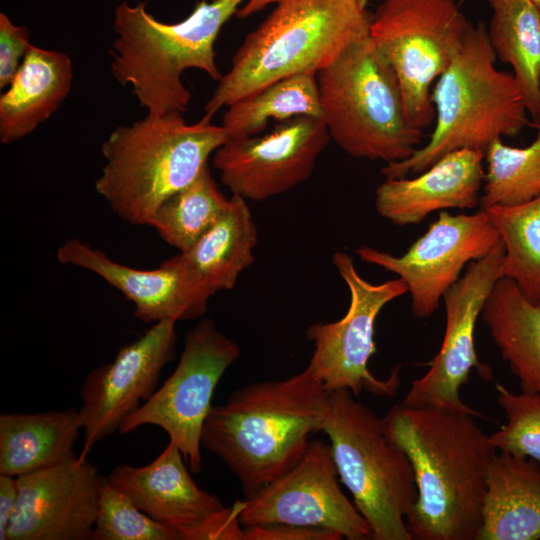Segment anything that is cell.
I'll list each match as a JSON object with an SVG mask.
<instances>
[{"label": "cell", "mask_w": 540, "mask_h": 540, "mask_svg": "<svg viewBox=\"0 0 540 540\" xmlns=\"http://www.w3.org/2000/svg\"><path fill=\"white\" fill-rule=\"evenodd\" d=\"M229 203L207 165L189 185L159 205L148 225L183 253L218 221Z\"/></svg>", "instance_id": "83f0119b"}, {"label": "cell", "mask_w": 540, "mask_h": 540, "mask_svg": "<svg viewBox=\"0 0 540 540\" xmlns=\"http://www.w3.org/2000/svg\"><path fill=\"white\" fill-rule=\"evenodd\" d=\"M322 119L330 139L358 159L399 162L422 130L409 120L400 82L370 37L317 72Z\"/></svg>", "instance_id": "52a82bcc"}, {"label": "cell", "mask_w": 540, "mask_h": 540, "mask_svg": "<svg viewBox=\"0 0 540 540\" xmlns=\"http://www.w3.org/2000/svg\"><path fill=\"white\" fill-rule=\"evenodd\" d=\"M485 210L504 247L501 276L511 279L533 303H540V196L514 206Z\"/></svg>", "instance_id": "f1b7e54d"}, {"label": "cell", "mask_w": 540, "mask_h": 540, "mask_svg": "<svg viewBox=\"0 0 540 540\" xmlns=\"http://www.w3.org/2000/svg\"><path fill=\"white\" fill-rule=\"evenodd\" d=\"M355 398L347 389L328 391L321 426L339 480L374 540H412L406 525L418 496L412 465L385 434L381 418Z\"/></svg>", "instance_id": "ba28073f"}, {"label": "cell", "mask_w": 540, "mask_h": 540, "mask_svg": "<svg viewBox=\"0 0 540 540\" xmlns=\"http://www.w3.org/2000/svg\"><path fill=\"white\" fill-rule=\"evenodd\" d=\"M536 124H540V115H539V119H538V122Z\"/></svg>", "instance_id": "ab89813d"}, {"label": "cell", "mask_w": 540, "mask_h": 540, "mask_svg": "<svg viewBox=\"0 0 540 540\" xmlns=\"http://www.w3.org/2000/svg\"><path fill=\"white\" fill-rule=\"evenodd\" d=\"M540 539V465L505 452L490 464L477 540Z\"/></svg>", "instance_id": "603a6c76"}, {"label": "cell", "mask_w": 540, "mask_h": 540, "mask_svg": "<svg viewBox=\"0 0 540 540\" xmlns=\"http://www.w3.org/2000/svg\"><path fill=\"white\" fill-rule=\"evenodd\" d=\"M481 319L521 390L540 392V303L531 302L511 279L502 277Z\"/></svg>", "instance_id": "d4e9b609"}, {"label": "cell", "mask_w": 540, "mask_h": 540, "mask_svg": "<svg viewBox=\"0 0 540 540\" xmlns=\"http://www.w3.org/2000/svg\"><path fill=\"white\" fill-rule=\"evenodd\" d=\"M488 30L496 58L513 68L529 115H540V9L533 0H488Z\"/></svg>", "instance_id": "484cf974"}, {"label": "cell", "mask_w": 540, "mask_h": 540, "mask_svg": "<svg viewBox=\"0 0 540 540\" xmlns=\"http://www.w3.org/2000/svg\"><path fill=\"white\" fill-rule=\"evenodd\" d=\"M93 540H180V537L174 528L140 510L104 477Z\"/></svg>", "instance_id": "4dcf8cb0"}, {"label": "cell", "mask_w": 540, "mask_h": 540, "mask_svg": "<svg viewBox=\"0 0 540 540\" xmlns=\"http://www.w3.org/2000/svg\"><path fill=\"white\" fill-rule=\"evenodd\" d=\"M329 140L322 118L296 116L262 136L227 138L213 166L232 195L263 201L308 179Z\"/></svg>", "instance_id": "5bb4252c"}, {"label": "cell", "mask_w": 540, "mask_h": 540, "mask_svg": "<svg viewBox=\"0 0 540 540\" xmlns=\"http://www.w3.org/2000/svg\"><path fill=\"white\" fill-rule=\"evenodd\" d=\"M496 391L507 423L489 435L491 444L500 452L529 458L540 465V392L514 393L501 384H496Z\"/></svg>", "instance_id": "1f68e13d"}, {"label": "cell", "mask_w": 540, "mask_h": 540, "mask_svg": "<svg viewBox=\"0 0 540 540\" xmlns=\"http://www.w3.org/2000/svg\"><path fill=\"white\" fill-rule=\"evenodd\" d=\"M468 411L442 405L393 406L381 418L408 457L417 500L406 517L412 540H477L487 474L496 454Z\"/></svg>", "instance_id": "6da1fadb"}, {"label": "cell", "mask_w": 540, "mask_h": 540, "mask_svg": "<svg viewBox=\"0 0 540 540\" xmlns=\"http://www.w3.org/2000/svg\"><path fill=\"white\" fill-rule=\"evenodd\" d=\"M278 1L280 0H247L246 4L239 8L236 16L238 18H246L252 14L263 10L269 4L277 3Z\"/></svg>", "instance_id": "8d00e7d4"}, {"label": "cell", "mask_w": 540, "mask_h": 540, "mask_svg": "<svg viewBox=\"0 0 540 540\" xmlns=\"http://www.w3.org/2000/svg\"><path fill=\"white\" fill-rule=\"evenodd\" d=\"M471 25L455 0H384L372 15L369 37L393 68L417 128L433 122V85L461 50Z\"/></svg>", "instance_id": "9c48e42d"}, {"label": "cell", "mask_w": 540, "mask_h": 540, "mask_svg": "<svg viewBox=\"0 0 540 540\" xmlns=\"http://www.w3.org/2000/svg\"><path fill=\"white\" fill-rule=\"evenodd\" d=\"M246 540H341L331 530L286 523L245 526Z\"/></svg>", "instance_id": "e575fe53"}, {"label": "cell", "mask_w": 540, "mask_h": 540, "mask_svg": "<svg viewBox=\"0 0 540 540\" xmlns=\"http://www.w3.org/2000/svg\"><path fill=\"white\" fill-rule=\"evenodd\" d=\"M244 506L245 501L225 506L184 532L181 540H246L245 527L240 520Z\"/></svg>", "instance_id": "836d02e7"}, {"label": "cell", "mask_w": 540, "mask_h": 540, "mask_svg": "<svg viewBox=\"0 0 540 540\" xmlns=\"http://www.w3.org/2000/svg\"><path fill=\"white\" fill-rule=\"evenodd\" d=\"M504 247L500 241L485 257L468 264L465 274L443 295L445 332L439 352L424 376L413 381L402 401L405 405H442L480 414L460 398L475 368L486 379L491 370L481 363L475 350V327L496 282L502 278Z\"/></svg>", "instance_id": "9a60e30c"}, {"label": "cell", "mask_w": 540, "mask_h": 540, "mask_svg": "<svg viewBox=\"0 0 540 540\" xmlns=\"http://www.w3.org/2000/svg\"><path fill=\"white\" fill-rule=\"evenodd\" d=\"M363 7H367L369 0H358Z\"/></svg>", "instance_id": "74e56055"}, {"label": "cell", "mask_w": 540, "mask_h": 540, "mask_svg": "<svg viewBox=\"0 0 540 540\" xmlns=\"http://www.w3.org/2000/svg\"><path fill=\"white\" fill-rule=\"evenodd\" d=\"M484 158L480 209L519 205L540 196V124L530 145L513 147L499 138L487 147Z\"/></svg>", "instance_id": "f546056e"}, {"label": "cell", "mask_w": 540, "mask_h": 540, "mask_svg": "<svg viewBox=\"0 0 540 540\" xmlns=\"http://www.w3.org/2000/svg\"><path fill=\"white\" fill-rule=\"evenodd\" d=\"M103 480L81 455L18 476L6 540H93Z\"/></svg>", "instance_id": "e0dca14e"}, {"label": "cell", "mask_w": 540, "mask_h": 540, "mask_svg": "<svg viewBox=\"0 0 540 540\" xmlns=\"http://www.w3.org/2000/svg\"><path fill=\"white\" fill-rule=\"evenodd\" d=\"M533 1H534V3H535V4L539 7V9H540V0H533Z\"/></svg>", "instance_id": "f35d334b"}, {"label": "cell", "mask_w": 540, "mask_h": 540, "mask_svg": "<svg viewBox=\"0 0 540 540\" xmlns=\"http://www.w3.org/2000/svg\"><path fill=\"white\" fill-rule=\"evenodd\" d=\"M484 152L459 149L439 158L413 178H386L375 191V208L399 226L419 224L430 213L473 209L484 183Z\"/></svg>", "instance_id": "d6986e66"}, {"label": "cell", "mask_w": 540, "mask_h": 540, "mask_svg": "<svg viewBox=\"0 0 540 540\" xmlns=\"http://www.w3.org/2000/svg\"><path fill=\"white\" fill-rule=\"evenodd\" d=\"M18 499L17 477L0 474V540L6 534Z\"/></svg>", "instance_id": "d590c367"}, {"label": "cell", "mask_w": 540, "mask_h": 540, "mask_svg": "<svg viewBox=\"0 0 540 540\" xmlns=\"http://www.w3.org/2000/svg\"><path fill=\"white\" fill-rule=\"evenodd\" d=\"M239 345L202 318L184 338L177 367L149 400L120 427L127 434L143 425L163 429L193 473L202 470V430L216 386L239 358Z\"/></svg>", "instance_id": "30bf717a"}, {"label": "cell", "mask_w": 540, "mask_h": 540, "mask_svg": "<svg viewBox=\"0 0 540 540\" xmlns=\"http://www.w3.org/2000/svg\"><path fill=\"white\" fill-rule=\"evenodd\" d=\"M176 321L154 323L138 339L122 346L109 363L93 369L80 389L83 423L81 456L121 425L157 390L160 374L176 354Z\"/></svg>", "instance_id": "2e32d148"}, {"label": "cell", "mask_w": 540, "mask_h": 540, "mask_svg": "<svg viewBox=\"0 0 540 540\" xmlns=\"http://www.w3.org/2000/svg\"><path fill=\"white\" fill-rule=\"evenodd\" d=\"M72 78L66 53L32 45L0 96V142L14 143L50 118L68 96Z\"/></svg>", "instance_id": "44dd1931"}, {"label": "cell", "mask_w": 540, "mask_h": 540, "mask_svg": "<svg viewBox=\"0 0 540 540\" xmlns=\"http://www.w3.org/2000/svg\"><path fill=\"white\" fill-rule=\"evenodd\" d=\"M227 139L203 116L188 124L182 113L145 116L113 130L101 146L105 163L96 191L132 225H148L167 198L189 185Z\"/></svg>", "instance_id": "8992f818"}, {"label": "cell", "mask_w": 540, "mask_h": 540, "mask_svg": "<svg viewBox=\"0 0 540 540\" xmlns=\"http://www.w3.org/2000/svg\"><path fill=\"white\" fill-rule=\"evenodd\" d=\"M371 18L358 0L278 1L236 50L204 116L282 78L317 73L369 37Z\"/></svg>", "instance_id": "277c9868"}, {"label": "cell", "mask_w": 540, "mask_h": 540, "mask_svg": "<svg viewBox=\"0 0 540 540\" xmlns=\"http://www.w3.org/2000/svg\"><path fill=\"white\" fill-rule=\"evenodd\" d=\"M316 75L305 72L282 78L228 105L221 124L227 138L258 135L270 120L322 118Z\"/></svg>", "instance_id": "4316f807"}, {"label": "cell", "mask_w": 540, "mask_h": 540, "mask_svg": "<svg viewBox=\"0 0 540 540\" xmlns=\"http://www.w3.org/2000/svg\"><path fill=\"white\" fill-rule=\"evenodd\" d=\"M175 443L145 466H117L107 477L140 510L174 528L181 536L188 529L224 508L217 495L202 490L191 477Z\"/></svg>", "instance_id": "ffe728a7"}, {"label": "cell", "mask_w": 540, "mask_h": 540, "mask_svg": "<svg viewBox=\"0 0 540 540\" xmlns=\"http://www.w3.org/2000/svg\"><path fill=\"white\" fill-rule=\"evenodd\" d=\"M328 391L307 366L288 378L245 385L213 405L202 448L239 479L246 497L290 470L321 431Z\"/></svg>", "instance_id": "7a4b0ae2"}, {"label": "cell", "mask_w": 540, "mask_h": 540, "mask_svg": "<svg viewBox=\"0 0 540 540\" xmlns=\"http://www.w3.org/2000/svg\"><path fill=\"white\" fill-rule=\"evenodd\" d=\"M29 29L14 24L0 13V88H7L20 68L30 47Z\"/></svg>", "instance_id": "d6a6232c"}, {"label": "cell", "mask_w": 540, "mask_h": 540, "mask_svg": "<svg viewBox=\"0 0 540 540\" xmlns=\"http://www.w3.org/2000/svg\"><path fill=\"white\" fill-rule=\"evenodd\" d=\"M332 260L349 289L350 303L338 321L315 323L306 329V338L314 346L308 367L327 391L347 389L356 397L363 390L380 396L394 395L400 386V367L381 380L369 371L368 362L376 352V319L385 305L408 293L406 283L401 278L370 283L343 251L335 252Z\"/></svg>", "instance_id": "8fae6325"}, {"label": "cell", "mask_w": 540, "mask_h": 540, "mask_svg": "<svg viewBox=\"0 0 540 540\" xmlns=\"http://www.w3.org/2000/svg\"><path fill=\"white\" fill-rule=\"evenodd\" d=\"M501 241L488 213L451 215L441 211L401 256L369 246L355 249L366 263L396 274L407 286L411 309L418 319L430 317L463 268L485 257Z\"/></svg>", "instance_id": "7c38bea8"}, {"label": "cell", "mask_w": 540, "mask_h": 540, "mask_svg": "<svg viewBox=\"0 0 540 540\" xmlns=\"http://www.w3.org/2000/svg\"><path fill=\"white\" fill-rule=\"evenodd\" d=\"M257 227L246 200L232 195L218 221L186 252L169 260L207 296L234 287L240 273L254 263Z\"/></svg>", "instance_id": "7402d4cb"}, {"label": "cell", "mask_w": 540, "mask_h": 540, "mask_svg": "<svg viewBox=\"0 0 540 540\" xmlns=\"http://www.w3.org/2000/svg\"><path fill=\"white\" fill-rule=\"evenodd\" d=\"M245 0H202L177 23H163L147 11L146 2L120 3L114 12L116 37L110 49V69L130 86L147 116L184 113L191 94L182 82L187 69H199L213 80L222 77L215 42L223 25Z\"/></svg>", "instance_id": "3957f363"}, {"label": "cell", "mask_w": 540, "mask_h": 540, "mask_svg": "<svg viewBox=\"0 0 540 540\" xmlns=\"http://www.w3.org/2000/svg\"><path fill=\"white\" fill-rule=\"evenodd\" d=\"M495 60L484 23L471 25L461 50L433 85L429 141L407 159L387 163L381 170L385 178L418 174L455 150L485 152L494 140L515 137L530 124L514 75L498 70Z\"/></svg>", "instance_id": "5b68a950"}, {"label": "cell", "mask_w": 540, "mask_h": 540, "mask_svg": "<svg viewBox=\"0 0 540 540\" xmlns=\"http://www.w3.org/2000/svg\"><path fill=\"white\" fill-rule=\"evenodd\" d=\"M81 430L75 408L0 414V474L18 477L66 461L75 455Z\"/></svg>", "instance_id": "cb8c5ba5"}, {"label": "cell", "mask_w": 540, "mask_h": 540, "mask_svg": "<svg viewBox=\"0 0 540 540\" xmlns=\"http://www.w3.org/2000/svg\"><path fill=\"white\" fill-rule=\"evenodd\" d=\"M57 258L62 264L97 274L118 289L134 304V316L145 323L194 320L207 311L210 298L169 259L157 269H136L115 262L78 238L66 240L59 247Z\"/></svg>", "instance_id": "ac0fdd59"}, {"label": "cell", "mask_w": 540, "mask_h": 540, "mask_svg": "<svg viewBox=\"0 0 540 540\" xmlns=\"http://www.w3.org/2000/svg\"><path fill=\"white\" fill-rule=\"evenodd\" d=\"M330 444L310 441L285 474L247 497L242 525L286 523L328 529L349 540L373 539L372 530L339 486Z\"/></svg>", "instance_id": "4fadbf2b"}]
</instances>
